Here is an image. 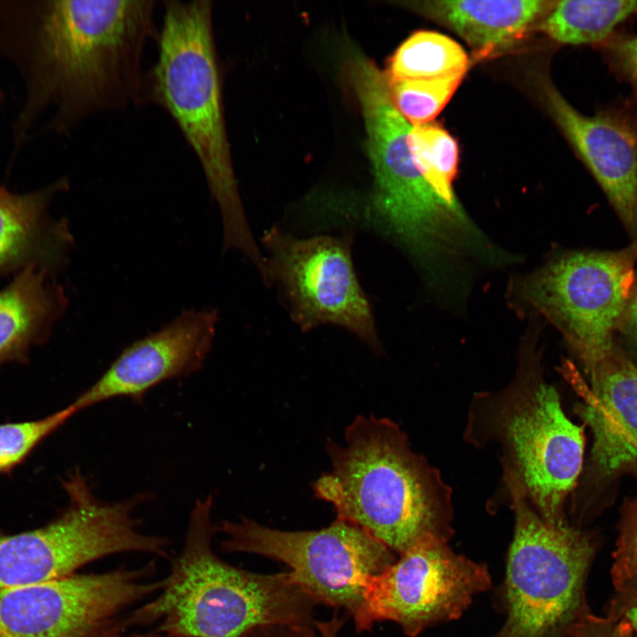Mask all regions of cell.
<instances>
[{"label":"cell","mask_w":637,"mask_h":637,"mask_svg":"<svg viewBox=\"0 0 637 637\" xmlns=\"http://www.w3.org/2000/svg\"><path fill=\"white\" fill-rule=\"evenodd\" d=\"M155 0H0V58L21 80L12 165L37 134L144 104L143 54L157 36Z\"/></svg>","instance_id":"1"},{"label":"cell","mask_w":637,"mask_h":637,"mask_svg":"<svg viewBox=\"0 0 637 637\" xmlns=\"http://www.w3.org/2000/svg\"><path fill=\"white\" fill-rule=\"evenodd\" d=\"M326 449L331 471L313 483V490L334 506L338 519L398 555L452 538V490L395 422L360 415L347 426L344 442L328 440Z\"/></svg>","instance_id":"2"},{"label":"cell","mask_w":637,"mask_h":637,"mask_svg":"<svg viewBox=\"0 0 637 637\" xmlns=\"http://www.w3.org/2000/svg\"><path fill=\"white\" fill-rule=\"evenodd\" d=\"M162 14L157 56L145 73L144 104L169 114L196 157L219 208L224 249H238L258 264L262 254L244 213L226 127L212 2L165 0Z\"/></svg>","instance_id":"3"},{"label":"cell","mask_w":637,"mask_h":637,"mask_svg":"<svg viewBox=\"0 0 637 637\" xmlns=\"http://www.w3.org/2000/svg\"><path fill=\"white\" fill-rule=\"evenodd\" d=\"M213 496L194 504L180 555L161 593L124 621L158 622L168 637H241L266 625H314L318 604L289 572L261 574L233 566L212 549Z\"/></svg>","instance_id":"4"},{"label":"cell","mask_w":637,"mask_h":637,"mask_svg":"<svg viewBox=\"0 0 637 637\" xmlns=\"http://www.w3.org/2000/svg\"><path fill=\"white\" fill-rule=\"evenodd\" d=\"M345 69L362 110L374 170L367 220L400 242L427 273L454 266L474 250L481 233L461 204L443 200L415 165L412 126L395 107L385 72L356 49Z\"/></svg>","instance_id":"5"},{"label":"cell","mask_w":637,"mask_h":637,"mask_svg":"<svg viewBox=\"0 0 637 637\" xmlns=\"http://www.w3.org/2000/svg\"><path fill=\"white\" fill-rule=\"evenodd\" d=\"M464 437L476 448H497L503 480L516 483L546 523L567 522L564 507L582 468L584 426L565 415L537 354L524 352L502 389L474 395Z\"/></svg>","instance_id":"6"},{"label":"cell","mask_w":637,"mask_h":637,"mask_svg":"<svg viewBox=\"0 0 637 637\" xmlns=\"http://www.w3.org/2000/svg\"><path fill=\"white\" fill-rule=\"evenodd\" d=\"M514 513L503 581L495 594L505 617L489 637H571L591 611L585 587L595 554L591 535L546 523L518 485L504 481Z\"/></svg>","instance_id":"7"},{"label":"cell","mask_w":637,"mask_h":637,"mask_svg":"<svg viewBox=\"0 0 637 637\" xmlns=\"http://www.w3.org/2000/svg\"><path fill=\"white\" fill-rule=\"evenodd\" d=\"M62 485L68 505L56 519L34 530L0 533V589L65 578L110 555L142 552L167 556L168 540L142 533L134 516L147 494L103 502L78 469L68 474Z\"/></svg>","instance_id":"8"},{"label":"cell","mask_w":637,"mask_h":637,"mask_svg":"<svg viewBox=\"0 0 637 637\" xmlns=\"http://www.w3.org/2000/svg\"><path fill=\"white\" fill-rule=\"evenodd\" d=\"M221 548L281 562L295 581L317 602L343 610L354 622L363 606L365 579L395 560L385 544L360 527L336 518L326 527L285 531L241 518L218 525Z\"/></svg>","instance_id":"9"},{"label":"cell","mask_w":637,"mask_h":637,"mask_svg":"<svg viewBox=\"0 0 637 637\" xmlns=\"http://www.w3.org/2000/svg\"><path fill=\"white\" fill-rule=\"evenodd\" d=\"M636 263L637 238L619 249L566 252L526 277L518 292L582 362L614 344L637 279Z\"/></svg>","instance_id":"10"},{"label":"cell","mask_w":637,"mask_h":637,"mask_svg":"<svg viewBox=\"0 0 637 637\" xmlns=\"http://www.w3.org/2000/svg\"><path fill=\"white\" fill-rule=\"evenodd\" d=\"M492 587L488 566L457 554L448 542L416 545L380 573L365 579L357 632L375 623L397 624L408 637L458 619L473 598Z\"/></svg>","instance_id":"11"},{"label":"cell","mask_w":637,"mask_h":637,"mask_svg":"<svg viewBox=\"0 0 637 637\" xmlns=\"http://www.w3.org/2000/svg\"><path fill=\"white\" fill-rule=\"evenodd\" d=\"M263 243L269 255L266 283L280 287L292 319L303 332L338 325L380 349L372 309L353 266L351 239H300L272 227Z\"/></svg>","instance_id":"12"},{"label":"cell","mask_w":637,"mask_h":637,"mask_svg":"<svg viewBox=\"0 0 637 637\" xmlns=\"http://www.w3.org/2000/svg\"><path fill=\"white\" fill-rule=\"evenodd\" d=\"M153 565L73 574L0 589V637H85L123 609L160 591Z\"/></svg>","instance_id":"13"},{"label":"cell","mask_w":637,"mask_h":637,"mask_svg":"<svg viewBox=\"0 0 637 637\" xmlns=\"http://www.w3.org/2000/svg\"><path fill=\"white\" fill-rule=\"evenodd\" d=\"M540 91L552 119L606 196L629 234L637 238V109L625 104L594 115L576 110L552 81Z\"/></svg>","instance_id":"14"},{"label":"cell","mask_w":637,"mask_h":637,"mask_svg":"<svg viewBox=\"0 0 637 637\" xmlns=\"http://www.w3.org/2000/svg\"><path fill=\"white\" fill-rule=\"evenodd\" d=\"M218 312L187 310L159 330L133 342L73 403L79 411L104 401H141L153 387L197 372L214 341Z\"/></svg>","instance_id":"15"},{"label":"cell","mask_w":637,"mask_h":637,"mask_svg":"<svg viewBox=\"0 0 637 637\" xmlns=\"http://www.w3.org/2000/svg\"><path fill=\"white\" fill-rule=\"evenodd\" d=\"M589 379L565 365L582 395L577 412L592 430V461L602 474L637 467V365L615 345L582 361Z\"/></svg>","instance_id":"16"},{"label":"cell","mask_w":637,"mask_h":637,"mask_svg":"<svg viewBox=\"0 0 637 637\" xmlns=\"http://www.w3.org/2000/svg\"><path fill=\"white\" fill-rule=\"evenodd\" d=\"M65 177L28 192L0 185V278L36 266L55 273L66 262L73 240L65 219L50 212L68 189Z\"/></svg>","instance_id":"17"},{"label":"cell","mask_w":637,"mask_h":637,"mask_svg":"<svg viewBox=\"0 0 637 637\" xmlns=\"http://www.w3.org/2000/svg\"><path fill=\"white\" fill-rule=\"evenodd\" d=\"M457 33L482 59L512 48L545 18L554 1L464 0L398 3Z\"/></svg>","instance_id":"18"},{"label":"cell","mask_w":637,"mask_h":637,"mask_svg":"<svg viewBox=\"0 0 637 637\" xmlns=\"http://www.w3.org/2000/svg\"><path fill=\"white\" fill-rule=\"evenodd\" d=\"M53 273L36 266L15 274L0 290V365L24 363L44 343L67 305Z\"/></svg>","instance_id":"19"},{"label":"cell","mask_w":637,"mask_h":637,"mask_svg":"<svg viewBox=\"0 0 637 637\" xmlns=\"http://www.w3.org/2000/svg\"><path fill=\"white\" fill-rule=\"evenodd\" d=\"M636 14L637 0L554 1L539 27L558 43L599 48Z\"/></svg>","instance_id":"20"},{"label":"cell","mask_w":637,"mask_h":637,"mask_svg":"<svg viewBox=\"0 0 637 637\" xmlns=\"http://www.w3.org/2000/svg\"><path fill=\"white\" fill-rule=\"evenodd\" d=\"M470 59L453 39L434 31H418L395 50L385 72L389 80H433L466 74Z\"/></svg>","instance_id":"21"},{"label":"cell","mask_w":637,"mask_h":637,"mask_svg":"<svg viewBox=\"0 0 637 637\" xmlns=\"http://www.w3.org/2000/svg\"><path fill=\"white\" fill-rule=\"evenodd\" d=\"M409 144L413 162L426 182L447 203L459 205L453 188L459 161L455 138L430 122L411 127Z\"/></svg>","instance_id":"22"},{"label":"cell","mask_w":637,"mask_h":637,"mask_svg":"<svg viewBox=\"0 0 637 637\" xmlns=\"http://www.w3.org/2000/svg\"><path fill=\"white\" fill-rule=\"evenodd\" d=\"M464 76L457 74L433 80L388 79V92L395 107L411 126L424 125L441 111Z\"/></svg>","instance_id":"23"},{"label":"cell","mask_w":637,"mask_h":637,"mask_svg":"<svg viewBox=\"0 0 637 637\" xmlns=\"http://www.w3.org/2000/svg\"><path fill=\"white\" fill-rule=\"evenodd\" d=\"M79 410L73 403L45 418L0 425V473L11 472Z\"/></svg>","instance_id":"24"},{"label":"cell","mask_w":637,"mask_h":637,"mask_svg":"<svg viewBox=\"0 0 637 637\" xmlns=\"http://www.w3.org/2000/svg\"><path fill=\"white\" fill-rule=\"evenodd\" d=\"M613 558L611 577L616 595L637 596V499L623 511Z\"/></svg>","instance_id":"25"},{"label":"cell","mask_w":637,"mask_h":637,"mask_svg":"<svg viewBox=\"0 0 637 637\" xmlns=\"http://www.w3.org/2000/svg\"><path fill=\"white\" fill-rule=\"evenodd\" d=\"M599 49L610 70L630 86L636 104L637 34L615 33Z\"/></svg>","instance_id":"26"},{"label":"cell","mask_w":637,"mask_h":637,"mask_svg":"<svg viewBox=\"0 0 637 637\" xmlns=\"http://www.w3.org/2000/svg\"><path fill=\"white\" fill-rule=\"evenodd\" d=\"M571 637H634L632 626L624 619L607 615L587 614L574 628Z\"/></svg>","instance_id":"27"},{"label":"cell","mask_w":637,"mask_h":637,"mask_svg":"<svg viewBox=\"0 0 637 637\" xmlns=\"http://www.w3.org/2000/svg\"><path fill=\"white\" fill-rule=\"evenodd\" d=\"M241 637H318L314 625H266L255 628Z\"/></svg>","instance_id":"28"},{"label":"cell","mask_w":637,"mask_h":637,"mask_svg":"<svg viewBox=\"0 0 637 637\" xmlns=\"http://www.w3.org/2000/svg\"><path fill=\"white\" fill-rule=\"evenodd\" d=\"M607 615L625 620L637 634V596L616 595L609 604Z\"/></svg>","instance_id":"29"},{"label":"cell","mask_w":637,"mask_h":637,"mask_svg":"<svg viewBox=\"0 0 637 637\" xmlns=\"http://www.w3.org/2000/svg\"><path fill=\"white\" fill-rule=\"evenodd\" d=\"M127 625L123 622L116 623L114 620L93 631L85 637H168L159 631H154L145 633L125 634V627Z\"/></svg>","instance_id":"30"},{"label":"cell","mask_w":637,"mask_h":637,"mask_svg":"<svg viewBox=\"0 0 637 637\" xmlns=\"http://www.w3.org/2000/svg\"><path fill=\"white\" fill-rule=\"evenodd\" d=\"M620 330L626 332L637 343V279Z\"/></svg>","instance_id":"31"},{"label":"cell","mask_w":637,"mask_h":637,"mask_svg":"<svg viewBox=\"0 0 637 637\" xmlns=\"http://www.w3.org/2000/svg\"><path fill=\"white\" fill-rule=\"evenodd\" d=\"M345 619V618L339 616L338 610H335L329 619L315 621V627L318 637H338Z\"/></svg>","instance_id":"32"},{"label":"cell","mask_w":637,"mask_h":637,"mask_svg":"<svg viewBox=\"0 0 637 637\" xmlns=\"http://www.w3.org/2000/svg\"><path fill=\"white\" fill-rule=\"evenodd\" d=\"M5 102V94L4 91L0 88V108L4 105Z\"/></svg>","instance_id":"33"}]
</instances>
